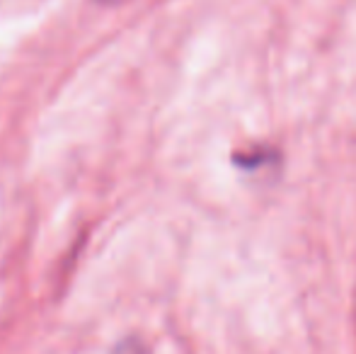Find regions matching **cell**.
<instances>
[{
    "label": "cell",
    "instance_id": "1",
    "mask_svg": "<svg viewBox=\"0 0 356 354\" xmlns=\"http://www.w3.org/2000/svg\"><path fill=\"white\" fill-rule=\"evenodd\" d=\"M102 3H122V0H102Z\"/></svg>",
    "mask_w": 356,
    "mask_h": 354
}]
</instances>
